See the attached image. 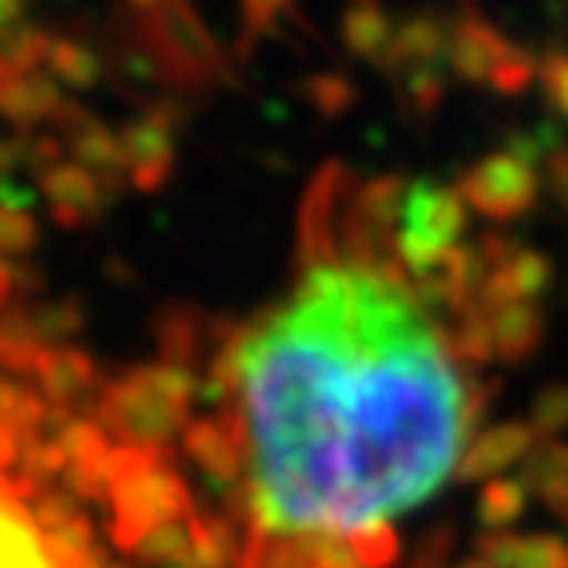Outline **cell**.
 Returning a JSON list of instances; mask_svg holds the SVG:
<instances>
[{"label":"cell","instance_id":"cell-3","mask_svg":"<svg viewBox=\"0 0 568 568\" xmlns=\"http://www.w3.org/2000/svg\"><path fill=\"white\" fill-rule=\"evenodd\" d=\"M11 439L0 432V568H63L49 547V536L22 503V487L4 480Z\"/></svg>","mask_w":568,"mask_h":568},{"label":"cell","instance_id":"cell-11","mask_svg":"<svg viewBox=\"0 0 568 568\" xmlns=\"http://www.w3.org/2000/svg\"><path fill=\"white\" fill-rule=\"evenodd\" d=\"M89 568H122V565H108V561H93Z\"/></svg>","mask_w":568,"mask_h":568},{"label":"cell","instance_id":"cell-10","mask_svg":"<svg viewBox=\"0 0 568 568\" xmlns=\"http://www.w3.org/2000/svg\"><path fill=\"white\" fill-rule=\"evenodd\" d=\"M170 568H200V561L189 558V561H178V565H170Z\"/></svg>","mask_w":568,"mask_h":568},{"label":"cell","instance_id":"cell-7","mask_svg":"<svg viewBox=\"0 0 568 568\" xmlns=\"http://www.w3.org/2000/svg\"><path fill=\"white\" fill-rule=\"evenodd\" d=\"M141 561L148 565H159V568H170L178 561H189L192 558V528L189 520L181 525V520H170V525H159L155 531H148L141 539Z\"/></svg>","mask_w":568,"mask_h":568},{"label":"cell","instance_id":"cell-4","mask_svg":"<svg viewBox=\"0 0 568 568\" xmlns=\"http://www.w3.org/2000/svg\"><path fill=\"white\" fill-rule=\"evenodd\" d=\"M454 211L450 203L432 189H414L410 203L403 214V255L414 266H428L432 258L443 252V244L450 241L454 230Z\"/></svg>","mask_w":568,"mask_h":568},{"label":"cell","instance_id":"cell-2","mask_svg":"<svg viewBox=\"0 0 568 568\" xmlns=\"http://www.w3.org/2000/svg\"><path fill=\"white\" fill-rule=\"evenodd\" d=\"M185 377H178L174 369H144L108 399V422L126 439L152 447V443L174 436L181 414H185Z\"/></svg>","mask_w":568,"mask_h":568},{"label":"cell","instance_id":"cell-6","mask_svg":"<svg viewBox=\"0 0 568 568\" xmlns=\"http://www.w3.org/2000/svg\"><path fill=\"white\" fill-rule=\"evenodd\" d=\"M192 528V558L200 568H233L241 565V542L230 520H196L189 517Z\"/></svg>","mask_w":568,"mask_h":568},{"label":"cell","instance_id":"cell-8","mask_svg":"<svg viewBox=\"0 0 568 568\" xmlns=\"http://www.w3.org/2000/svg\"><path fill=\"white\" fill-rule=\"evenodd\" d=\"M295 550H300L303 568H366L344 539H300Z\"/></svg>","mask_w":568,"mask_h":568},{"label":"cell","instance_id":"cell-5","mask_svg":"<svg viewBox=\"0 0 568 568\" xmlns=\"http://www.w3.org/2000/svg\"><path fill=\"white\" fill-rule=\"evenodd\" d=\"M185 447L214 480H236V473H241V465H244V450H241V443H236V436H222V432L211 425L192 428Z\"/></svg>","mask_w":568,"mask_h":568},{"label":"cell","instance_id":"cell-12","mask_svg":"<svg viewBox=\"0 0 568 568\" xmlns=\"http://www.w3.org/2000/svg\"><path fill=\"white\" fill-rule=\"evenodd\" d=\"M4 4H8V0H0V11H4Z\"/></svg>","mask_w":568,"mask_h":568},{"label":"cell","instance_id":"cell-9","mask_svg":"<svg viewBox=\"0 0 568 568\" xmlns=\"http://www.w3.org/2000/svg\"><path fill=\"white\" fill-rule=\"evenodd\" d=\"M347 542H351V550H355V558L366 568H388L395 561V554H399V542H395L388 525L358 531V536H351Z\"/></svg>","mask_w":568,"mask_h":568},{"label":"cell","instance_id":"cell-1","mask_svg":"<svg viewBox=\"0 0 568 568\" xmlns=\"http://www.w3.org/2000/svg\"><path fill=\"white\" fill-rule=\"evenodd\" d=\"M255 539H351L458 469L469 403L432 317L369 266H314L230 358Z\"/></svg>","mask_w":568,"mask_h":568}]
</instances>
